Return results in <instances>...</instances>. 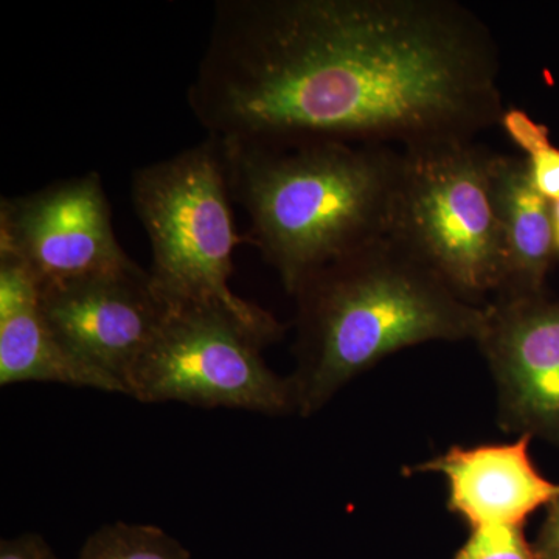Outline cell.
<instances>
[{"mask_svg": "<svg viewBox=\"0 0 559 559\" xmlns=\"http://www.w3.org/2000/svg\"><path fill=\"white\" fill-rule=\"evenodd\" d=\"M499 69L454 0H221L187 102L227 143L409 150L500 124Z\"/></svg>", "mask_w": 559, "mask_h": 559, "instance_id": "6da1fadb", "label": "cell"}, {"mask_svg": "<svg viewBox=\"0 0 559 559\" xmlns=\"http://www.w3.org/2000/svg\"><path fill=\"white\" fill-rule=\"evenodd\" d=\"M297 412L310 417L400 349L479 340L485 305L462 299L392 238L333 261L294 294Z\"/></svg>", "mask_w": 559, "mask_h": 559, "instance_id": "7a4b0ae2", "label": "cell"}, {"mask_svg": "<svg viewBox=\"0 0 559 559\" xmlns=\"http://www.w3.org/2000/svg\"><path fill=\"white\" fill-rule=\"evenodd\" d=\"M223 143L231 198L249 216L246 241L289 296L333 261L389 237L399 148Z\"/></svg>", "mask_w": 559, "mask_h": 559, "instance_id": "3957f363", "label": "cell"}, {"mask_svg": "<svg viewBox=\"0 0 559 559\" xmlns=\"http://www.w3.org/2000/svg\"><path fill=\"white\" fill-rule=\"evenodd\" d=\"M131 200L150 238L151 278L168 304H213L234 312L267 344L285 326L230 289L241 241L231 212L226 145L207 135L198 145L132 173Z\"/></svg>", "mask_w": 559, "mask_h": 559, "instance_id": "277c9868", "label": "cell"}, {"mask_svg": "<svg viewBox=\"0 0 559 559\" xmlns=\"http://www.w3.org/2000/svg\"><path fill=\"white\" fill-rule=\"evenodd\" d=\"M496 154L474 140L400 150L389 238L474 305L502 283Z\"/></svg>", "mask_w": 559, "mask_h": 559, "instance_id": "5b68a950", "label": "cell"}, {"mask_svg": "<svg viewBox=\"0 0 559 559\" xmlns=\"http://www.w3.org/2000/svg\"><path fill=\"white\" fill-rule=\"evenodd\" d=\"M168 305L132 370L128 396L264 415L297 412L293 381L274 373L261 356L270 344L234 312L213 304Z\"/></svg>", "mask_w": 559, "mask_h": 559, "instance_id": "8992f818", "label": "cell"}, {"mask_svg": "<svg viewBox=\"0 0 559 559\" xmlns=\"http://www.w3.org/2000/svg\"><path fill=\"white\" fill-rule=\"evenodd\" d=\"M0 257L21 263L39 286L135 264L114 234L108 197L95 171L3 197Z\"/></svg>", "mask_w": 559, "mask_h": 559, "instance_id": "52a82bcc", "label": "cell"}, {"mask_svg": "<svg viewBox=\"0 0 559 559\" xmlns=\"http://www.w3.org/2000/svg\"><path fill=\"white\" fill-rule=\"evenodd\" d=\"M40 308L58 340L76 358L119 381H128L167 314L168 301L150 271L127 270L47 283Z\"/></svg>", "mask_w": 559, "mask_h": 559, "instance_id": "ba28073f", "label": "cell"}, {"mask_svg": "<svg viewBox=\"0 0 559 559\" xmlns=\"http://www.w3.org/2000/svg\"><path fill=\"white\" fill-rule=\"evenodd\" d=\"M476 344L496 380L500 426L559 444V300H492Z\"/></svg>", "mask_w": 559, "mask_h": 559, "instance_id": "9c48e42d", "label": "cell"}, {"mask_svg": "<svg viewBox=\"0 0 559 559\" xmlns=\"http://www.w3.org/2000/svg\"><path fill=\"white\" fill-rule=\"evenodd\" d=\"M532 436L513 443L452 447L404 474L437 473L448 479V509L469 528L524 525L530 514L559 495L530 457Z\"/></svg>", "mask_w": 559, "mask_h": 559, "instance_id": "30bf717a", "label": "cell"}, {"mask_svg": "<svg viewBox=\"0 0 559 559\" xmlns=\"http://www.w3.org/2000/svg\"><path fill=\"white\" fill-rule=\"evenodd\" d=\"M39 283L17 261L0 257V385L57 382L123 393L119 381L76 358L51 330Z\"/></svg>", "mask_w": 559, "mask_h": 559, "instance_id": "8fae6325", "label": "cell"}, {"mask_svg": "<svg viewBox=\"0 0 559 559\" xmlns=\"http://www.w3.org/2000/svg\"><path fill=\"white\" fill-rule=\"evenodd\" d=\"M492 191L503 255L495 299L546 296L544 283L557 252L551 202L536 189L524 157L496 154Z\"/></svg>", "mask_w": 559, "mask_h": 559, "instance_id": "7c38bea8", "label": "cell"}, {"mask_svg": "<svg viewBox=\"0 0 559 559\" xmlns=\"http://www.w3.org/2000/svg\"><path fill=\"white\" fill-rule=\"evenodd\" d=\"M76 559H190V551L156 525L114 522L92 533Z\"/></svg>", "mask_w": 559, "mask_h": 559, "instance_id": "4fadbf2b", "label": "cell"}, {"mask_svg": "<svg viewBox=\"0 0 559 559\" xmlns=\"http://www.w3.org/2000/svg\"><path fill=\"white\" fill-rule=\"evenodd\" d=\"M503 130L525 154L536 189L550 202L559 200V150L551 145L549 131L520 109H507Z\"/></svg>", "mask_w": 559, "mask_h": 559, "instance_id": "5bb4252c", "label": "cell"}, {"mask_svg": "<svg viewBox=\"0 0 559 559\" xmlns=\"http://www.w3.org/2000/svg\"><path fill=\"white\" fill-rule=\"evenodd\" d=\"M452 559H540L524 535V525L471 528L469 538Z\"/></svg>", "mask_w": 559, "mask_h": 559, "instance_id": "9a60e30c", "label": "cell"}, {"mask_svg": "<svg viewBox=\"0 0 559 559\" xmlns=\"http://www.w3.org/2000/svg\"><path fill=\"white\" fill-rule=\"evenodd\" d=\"M0 559H61L38 533H24L16 538L2 539Z\"/></svg>", "mask_w": 559, "mask_h": 559, "instance_id": "2e32d148", "label": "cell"}, {"mask_svg": "<svg viewBox=\"0 0 559 559\" xmlns=\"http://www.w3.org/2000/svg\"><path fill=\"white\" fill-rule=\"evenodd\" d=\"M540 559H559V495L547 506V516L533 544Z\"/></svg>", "mask_w": 559, "mask_h": 559, "instance_id": "e0dca14e", "label": "cell"}, {"mask_svg": "<svg viewBox=\"0 0 559 559\" xmlns=\"http://www.w3.org/2000/svg\"><path fill=\"white\" fill-rule=\"evenodd\" d=\"M551 212H554L555 242L559 252V200L551 202Z\"/></svg>", "mask_w": 559, "mask_h": 559, "instance_id": "ac0fdd59", "label": "cell"}]
</instances>
